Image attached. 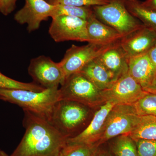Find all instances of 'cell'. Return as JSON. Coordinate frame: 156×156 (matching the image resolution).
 Masks as SVG:
<instances>
[{"label": "cell", "mask_w": 156, "mask_h": 156, "mask_svg": "<svg viewBox=\"0 0 156 156\" xmlns=\"http://www.w3.org/2000/svg\"><path fill=\"white\" fill-rule=\"evenodd\" d=\"M23 111L25 133L10 156H58L67 138L48 120Z\"/></svg>", "instance_id": "obj_1"}, {"label": "cell", "mask_w": 156, "mask_h": 156, "mask_svg": "<svg viewBox=\"0 0 156 156\" xmlns=\"http://www.w3.org/2000/svg\"><path fill=\"white\" fill-rule=\"evenodd\" d=\"M58 89H46L41 92L0 89V99L17 105L23 110L48 121L56 104L60 100Z\"/></svg>", "instance_id": "obj_2"}, {"label": "cell", "mask_w": 156, "mask_h": 156, "mask_svg": "<svg viewBox=\"0 0 156 156\" xmlns=\"http://www.w3.org/2000/svg\"><path fill=\"white\" fill-rule=\"evenodd\" d=\"M90 108L76 101L59 100L48 121L68 139L82 132L89 119Z\"/></svg>", "instance_id": "obj_3"}, {"label": "cell", "mask_w": 156, "mask_h": 156, "mask_svg": "<svg viewBox=\"0 0 156 156\" xmlns=\"http://www.w3.org/2000/svg\"><path fill=\"white\" fill-rule=\"evenodd\" d=\"M126 1L110 0L106 5L92 7L97 18L114 28L124 38L144 26L127 10Z\"/></svg>", "instance_id": "obj_4"}, {"label": "cell", "mask_w": 156, "mask_h": 156, "mask_svg": "<svg viewBox=\"0 0 156 156\" xmlns=\"http://www.w3.org/2000/svg\"><path fill=\"white\" fill-rule=\"evenodd\" d=\"M58 90L60 100L76 101L90 108L105 103L101 91L80 72L66 79Z\"/></svg>", "instance_id": "obj_5"}, {"label": "cell", "mask_w": 156, "mask_h": 156, "mask_svg": "<svg viewBox=\"0 0 156 156\" xmlns=\"http://www.w3.org/2000/svg\"><path fill=\"white\" fill-rule=\"evenodd\" d=\"M139 116L132 105H115L107 117L103 133L95 147H99L117 136L130 134L137 124Z\"/></svg>", "instance_id": "obj_6"}, {"label": "cell", "mask_w": 156, "mask_h": 156, "mask_svg": "<svg viewBox=\"0 0 156 156\" xmlns=\"http://www.w3.org/2000/svg\"><path fill=\"white\" fill-rule=\"evenodd\" d=\"M120 41L108 45L90 43L82 46L73 45L66 50L61 61L58 62L64 73L65 80L72 75L80 72L89 62Z\"/></svg>", "instance_id": "obj_7"}, {"label": "cell", "mask_w": 156, "mask_h": 156, "mask_svg": "<svg viewBox=\"0 0 156 156\" xmlns=\"http://www.w3.org/2000/svg\"><path fill=\"white\" fill-rule=\"evenodd\" d=\"M49 33L54 41H73L89 43L87 21L79 17L61 15L52 17Z\"/></svg>", "instance_id": "obj_8"}, {"label": "cell", "mask_w": 156, "mask_h": 156, "mask_svg": "<svg viewBox=\"0 0 156 156\" xmlns=\"http://www.w3.org/2000/svg\"><path fill=\"white\" fill-rule=\"evenodd\" d=\"M28 71L34 83L46 89H58L65 80L59 63L48 56H40L31 59Z\"/></svg>", "instance_id": "obj_9"}, {"label": "cell", "mask_w": 156, "mask_h": 156, "mask_svg": "<svg viewBox=\"0 0 156 156\" xmlns=\"http://www.w3.org/2000/svg\"><path fill=\"white\" fill-rule=\"evenodd\" d=\"M128 73L115 81L110 87L101 91L105 102L132 105L147 93Z\"/></svg>", "instance_id": "obj_10"}, {"label": "cell", "mask_w": 156, "mask_h": 156, "mask_svg": "<svg viewBox=\"0 0 156 156\" xmlns=\"http://www.w3.org/2000/svg\"><path fill=\"white\" fill-rule=\"evenodd\" d=\"M55 5L46 0H25L24 5L14 15V19L20 24H27L31 32L39 29L41 23L53 16Z\"/></svg>", "instance_id": "obj_11"}, {"label": "cell", "mask_w": 156, "mask_h": 156, "mask_svg": "<svg viewBox=\"0 0 156 156\" xmlns=\"http://www.w3.org/2000/svg\"><path fill=\"white\" fill-rule=\"evenodd\" d=\"M115 105V103L110 101L101 105L86 128L76 136L68 138L66 144H86L95 147L103 133L107 117Z\"/></svg>", "instance_id": "obj_12"}, {"label": "cell", "mask_w": 156, "mask_h": 156, "mask_svg": "<svg viewBox=\"0 0 156 156\" xmlns=\"http://www.w3.org/2000/svg\"><path fill=\"white\" fill-rule=\"evenodd\" d=\"M156 43V32L144 26L123 38L120 46L129 58L147 53Z\"/></svg>", "instance_id": "obj_13"}, {"label": "cell", "mask_w": 156, "mask_h": 156, "mask_svg": "<svg viewBox=\"0 0 156 156\" xmlns=\"http://www.w3.org/2000/svg\"><path fill=\"white\" fill-rule=\"evenodd\" d=\"M128 73L144 90L151 85L156 75L147 53L129 58Z\"/></svg>", "instance_id": "obj_14"}, {"label": "cell", "mask_w": 156, "mask_h": 156, "mask_svg": "<svg viewBox=\"0 0 156 156\" xmlns=\"http://www.w3.org/2000/svg\"><path fill=\"white\" fill-rule=\"evenodd\" d=\"M87 29L90 43L111 44L120 42L124 38L114 28L99 21L95 15L87 21Z\"/></svg>", "instance_id": "obj_15"}, {"label": "cell", "mask_w": 156, "mask_h": 156, "mask_svg": "<svg viewBox=\"0 0 156 156\" xmlns=\"http://www.w3.org/2000/svg\"><path fill=\"white\" fill-rule=\"evenodd\" d=\"M98 58L116 81L128 73L129 58L120 46V42Z\"/></svg>", "instance_id": "obj_16"}, {"label": "cell", "mask_w": 156, "mask_h": 156, "mask_svg": "<svg viewBox=\"0 0 156 156\" xmlns=\"http://www.w3.org/2000/svg\"><path fill=\"white\" fill-rule=\"evenodd\" d=\"M80 72L101 91L108 89L116 81L98 58L89 62Z\"/></svg>", "instance_id": "obj_17"}, {"label": "cell", "mask_w": 156, "mask_h": 156, "mask_svg": "<svg viewBox=\"0 0 156 156\" xmlns=\"http://www.w3.org/2000/svg\"><path fill=\"white\" fill-rule=\"evenodd\" d=\"M126 6L131 15L147 27L156 32V11L145 6L139 0H126Z\"/></svg>", "instance_id": "obj_18"}, {"label": "cell", "mask_w": 156, "mask_h": 156, "mask_svg": "<svg viewBox=\"0 0 156 156\" xmlns=\"http://www.w3.org/2000/svg\"><path fill=\"white\" fill-rule=\"evenodd\" d=\"M128 135L134 140H156V117L140 116L136 126Z\"/></svg>", "instance_id": "obj_19"}, {"label": "cell", "mask_w": 156, "mask_h": 156, "mask_svg": "<svg viewBox=\"0 0 156 156\" xmlns=\"http://www.w3.org/2000/svg\"><path fill=\"white\" fill-rule=\"evenodd\" d=\"M113 139L110 144L112 156H139L135 140L128 134H122Z\"/></svg>", "instance_id": "obj_20"}, {"label": "cell", "mask_w": 156, "mask_h": 156, "mask_svg": "<svg viewBox=\"0 0 156 156\" xmlns=\"http://www.w3.org/2000/svg\"><path fill=\"white\" fill-rule=\"evenodd\" d=\"M52 17L61 15L79 17L88 21L95 15L92 7H76L67 5H54Z\"/></svg>", "instance_id": "obj_21"}, {"label": "cell", "mask_w": 156, "mask_h": 156, "mask_svg": "<svg viewBox=\"0 0 156 156\" xmlns=\"http://www.w3.org/2000/svg\"><path fill=\"white\" fill-rule=\"evenodd\" d=\"M132 105L138 115L156 117V94L147 92Z\"/></svg>", "instance_id": "obj_22"}, {"label": "cell", "mask_w": 156, "mask_h": 156, "mask_svg": "<svg viewBox=\"0 0 156 156\" xmlns=\"http://www.w3.org/2000/svg\"><path fill=\"white\" fill-rule=\"evenodd\" d=\"M0 89H22L41 92L46 89L34 82L25 83L15 80L0 72Z\"/></svg>", "instance_id": "obj_23"}, {"label": "cell", "mask_w": 156, "mask_h": 156, "mask_svg": "<svg viewBox=\"0 0 156 156\" xmlns=\"http://www.w3.org/2000/svg\"><path fill=\"white\" fill-rule=\"evenodd\" d=\"M97 148L86 144H66L58 156H93Z\"/></svg>", "instance_id": "obj_24"}, {"label": "cell", "mask_w": 156, "mask_h": 156, "mask_svg": "<svg viewBox=\"0 0 156 156\" xmlns=\"http://www.w3.org/2000/svg\"><path fill=\"white\" fill-rule=\"evenodd\" d=\"M110 0H49L48 2L53 5H63L76 7H94L103 5Z\"/></svg>", "instance_id": "obj_25"}, {"label": "cell", "mask_w": 156, "mask_h": 156, "mask_svg": "<svg viewBox=\"0 0 156 156\" xmlns=\"http://www.w3.org/2000/svg\"><path fill=\"white\" fill-rule=\"evenodd\" d=\"M135 140L139 156H156V140Z\"/></svg>", "instance_id": "obj_26"}, {"label": "cell", "mask_w": 156, "mask_h": 156, "mask_svg": "<svg viewBox=\"0 0 156 156\" xmlns=\"http://www.w3.org/2000/svg\"><path fill=\"white\" fill-rule=\"evenodd\" d=\"M17 0H0V12L5 15L10 14L14 10Z\"/></svg>", "instance_id": "obj_27"}, {"label": "cell", "mask_w": 156, "mask_h": 156, "mask_svg": "<svg viewBox=\"0 0 156 156\" xmlns=\"http://www.w3.org/2000/svg\"><path fill=\"white\" fill-rule=\"evenodd\" d=\"M147 53L156 73V43Z\"/></svg>", "instance_id": "obj_28"}, {"label": "cell", "mask_w": 156, "mask_h": 156, "mask_svg": "<svg viewBox=\"0 0 156 156\" xmlns=\"http://www.w3.org/2000/svg\"><path fill=\"white\" fill-rule=\"evenodd\" d=\"M93 156H112L110 153L108 152L107 151L101 149L99 147L96 148Z\"/></svg>", "instance_id": "obj_29"}, {"label": "cell", "mask_w": 156, "mask_h": 156, "mask_svg": "<svg viewBox=\"0 0 156 156\" xmlns=\"http://www.w3.org/2000/svg\"><path fill=\"white\" fill-rule=\"evenodd\" d=\"M146 92L155 93L156 92V75L151 85L146 89H144Z\"/></svg>", "instance_id": "obj_30"}, {"label": "cell", "mask_w": 156, "mask_h": 156, "mask_svg": "<svg viewBox=\"0 0 156 156\" xmlns=\"http://www.w3.org/2000/svg\"><path fill=\"white\" fill-rule=\"evenodd\" d=\"M143 3L145 6L156 11V0H146Z\"/></svg>", "instance_id": "obj_31"}, {"label": "cell", "mask_w": 156, "mask_h": 156, "mask_svg": "<svg viewBox=\"0 0 156 156\" xmlns=\"http://www.w3.org/2000/svg\"><path fill=\"white\" fill-rule=\"evenodd\" d=\"M0 156H9L5 152L0 149Z\"/></svg>", "instance_id": "obj_32"}, {"label": "cell", "mask_w": 156, "mask_h": 156, "mask_svg": "<svg viewBox=\"0 0 156 156\" xmlns=\"http://www.w3.org/2000/svg\"><path fill=\"white\" fill-rule=\"evenodd\" d=\"M46 1H47V2H48V1H49V0H46Z\"/></svg>", "instance_id": "obj_33"}, {"label": "cell", "mask_w": 156, "mask_h": 156, "mask_svg": "<svg viewBox=\"0 0 156 156\" xmlns=\"http://www.w3.org/2000/svg\"><path fill=\"white\" fill-rule=\"evenodd\" d=\"M156 93V92H155V93Z\"/></svg>", "instance_id": "obj_34"}]
</instances>
